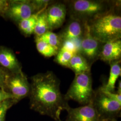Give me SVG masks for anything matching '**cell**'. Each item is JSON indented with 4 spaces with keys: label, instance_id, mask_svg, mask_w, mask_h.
Returning <instances> with one entry per match:
<instances>
[{
    "label": "cell",
    "instance_id": "20",
    "mask_svg": "<svg viewBox=\"0 0 121 121\" xmlns=\"http://www.w3.org/2000/svg\"><path fill=\"white\" fill-rule=\"evenodd\" d=\"M35 38L44 41L55 48L58 51L60 49L62 43L58 34L54 33L52 31H48L42 35Z\"/></svg>",
    "mask_w": 121,
    "mask_h": 121
},
{
    "label": "cell",
    "instance_id": "7",
    "mask_svg": "<svg viewBox=\"0 0 121 121\" xmlns=\"http://www.w3.org/2000/svg\"><path fill=\"white\" fill-rule=\"evenodd\" d=\"M38 12L33 0H9V8L5 19H9L15 24L30 17Z\"/></svg>",
    "mask_w": 121,
    "mask_h": 121
},
{
    "label": "cell",
    "instance_id": "9",
    "mask_svg": "<svg viewBox=\"0 0 121 121\" xmlns=\"http://www.w3.org/2000/svg\"><path fill=\"white\" fill-rule=\"evenodd\" d=\"M46 12L50 31L59 28L62 26L67 13L64 1H53L47 6Z\"/></svg>",
    "mask_w": 121,
    "mask_h": 121
},
{
    "label": "cell",
    "instance_id": "12",
    "mask_svg": "<svg viewBox=\"0 0 121 121\" xmlns=\"http://www.w3.org/2000/svg\"><path fill=\"white\" fill-rule=\"evenodd\" d=\"M121 39H116L103 43L99 58L109 64L121 60Z\"/></svg>",
    "mask_w": 121,
    "mask_h": 121
},
{
    "label": "cell",
    "instance_id": "18",
    "mask_svg": "<svg viewBox=\"0 0 121 121\" xmlns=\"http://www.w3.org/2000/svg\"><path fill=\"white\" fill-rule=\"evenodd\" d=\"M46 8L39 14L35 26L33 34L35 37H38L50 31L46 16Z\"/></svg>",
    "mask_w": 121,
    "mask_h": 121
},
{
    "label": "cell",
    "instance_id": "10",
    "mask_svg": "<svg viewBox=\"0 0 121 121\" xmlns=\"http://www.w3.org/2000/svg\"><path fill=\"white\" fill-rule=\"evenodd\" d=\"M68 115L66 121H102L92 103H89L76 108L70 106L66 109Z\"/></svg>",
    "mask_w": 121,
    "mask_h": 121
},
{
    "label": "cell",
    "instance_id": "2",
    "mask_svg": "<svg viewBox=\"0 0 121 121\" xmlns=\"http://www.w3.org/2000/svg\"><path fill=\"white\" fill-rule=\"evenodd\" d=\"M70 18L89 22L119 5V1L71 0L64 1Z\"/></svg>",
    "mask_w": 121,
    "mask_h": 121
},
{
    "label": "cell",
    "instance_id": "15",
    "mask_svg": "<svg viewBox=\"0 0 121 121\" xmlns=\"http://www.w3.org/2000/svg\"><path fill=\"white\" fill-rule=\"evenodd\" d=\"M91 65L86 59L80 53L74 54L71 58L69 64V68L72 69L75 75L91 72Z\"/></svg>",
    "mask_w": 121,
    "mask_h": 121
},
{
    "label": "cell",
    "instance_id": "16",
    "mask_svg": "<svg viewBox=\"0 0 121 121\" xmlns=\"http://www.w3.org/2000/svg\"><path fill=\"white\" fill-rule=\"evenodd\" d=\"M46 8L35 13L30 17L23 20L17 23L18 29L22 35L25 37H29L32 34H33L39 14Z\"/></svg>",
    "mask_w": 121,
    "mask_h": 121
},
{
    "label": "cell",
    "instance_id": "6",
    "mask_svg": "<svg viewBox=\"0 0 121 121\" xmlns=\"http://www.w3.org/2000/svg\"><path fill=\"white\" fill-rule=\"evenodd\" d=\"M30 90V83L22 71L8 74L5 83V91L12 95L16 104L29 96Z\"/></svg>",
    "mask_w": 121,
    "mask_h": 121
},
{
    "label": "cell",
    "instance_id": "24",
    "mask_svg": "<svg viewBox=\"0 0 121 121\" xmlns=\"http://www.w3.org/2000/svg\"><path fill=\"white\" fill-rule=\"evenodd\" d=\"M9 73L0 67V88L5 91V83Z\"/></svg>",
    "mask_w": 121,
    "mask_h": 121
},
{
    "label": "cell",
    "instance_id": "8",
    "mask_svg": "<svg viewBox=\"0 0 121 121\" xmlns=\"http://www.w3.org/2000/svg\"><path fill=\"white\" fill-rule=\"evenodd\" d=\"M103 43L91 36L87 22H84V32L80 40L79 52L91 65L99 59Z\"/></svg>",
    "mask_w": 121,
    "mask_h": 121
},
{
    "label": "cell",
    "instance_id": "5",
    "mask_svg": "<svg viewBox=\"0 0 121 121\" xmlns=\"http://www.w3.org/2000/svg\"><path fill=\"white\" fill-rule=\"evenodd\" d=\"M92 103L102 121L117 120L121 116V104L105 95L99 88L95 91Z\"/></svg>",
    "mask_w": 121,
    "mask_h": 121
},
{
    "label": "cell",
    "instance_id": "27",
    "mask_svg": "<svg viewBox=\"0 0 121 121\" xmlns=\"http://www.w3.org/2000/svg\"><path fill=\"white\" fill-rule=\"evenodd\" d=\"M117 121L116 119H114V120H108V121Z\"/></svg>",
    "mask_w": 121,
    "mask_h": 121
},
{
    "label": "cell",
    "instance_id": "17",
    "mask_svg": "<svg viewBox=\"0 0 121 121\" xmlns=\"http://www.w3.org/2000/svg\"><path fill=\"white\" fill-rule=\"evenodd\" d=\"M121 60L114 61L110 63V69L108 82L104 84V88L112 92H115V84L119 77L121 75Z\"/></svg>",
    "mask_w": 121,
    "mask_h": 121
},
{
    "label": "cell",
    "instance_id": "4",
    "mask_svg": "<svg viewBox=\"0 0 121 121\" xmlns=\"http://www.w3.org/2000/svg\"><path fill=\"white\" fill-rule=\"evenodd\" d=\"M94 94L91 72H87L75 75L73 82L64 95L68 101L73 100L85 105L92 100Z\"/></svg>",
    "mask_w": 121,
    "mask_h": 121
},
{
    "label": "cell",
    "instance_id": "25",
    "mask_svg": "<svg viewBox=\"0 0 121 121\" xmlns=\"http://www.w3.org/2000/svg\"><path fill=\"white\" fill-rule=\"evenodd\" d=\"M12 99V96L9 93L0 88V104L6 99Z\"/></svg>",
    "mask_w": 121,
    "mask_h": 121
},
{
    "label": "cell",
    "instance_id": "3",
    "mask_svg": "<svg viewBox=\"0 0 121 121\" xmlns=\"http://www.w3.org/2000/svg\"><path fill=\"white\" fill-rule=\"evenodd\" d=\"M120 4L104 14L87 22L90 34L104 43L121 38Z\"/></svg>",
    "mask_w": 121,
    "mask_h": 121
},
{
    "label": "cell",
    "instance_id": "26",
    "mask_svg": "<svg viewBox=\"0 0 121 121\" xmlns=\"http://www.w3.org/2000/svg\"><path fill=\"white\" fill-rule=\"evenodd\" d=\"M117 93L121 94V80L119 81L118 82V87H117Z\"/></svg>",
    "mask_w": 121,
    "mask_h": 121
},
{
    "label": "cell",
    "instance_id": "22",
    "mask_svg": "<svg viewBox=\"0 0 121 121\" xmlns=\"http://www.w3.org/2000/svg\"><path fill=\"white\" fill-rule=\"evenodd\" d=\"M99 88L101 91L105 95L108 96L109 98L112 99L116 100L119 103L121 104V94H117V93L112 92L108 91L104 88L103 85L102 86H100Z\"/></svg>",
    "mask_w": 121,
    "mask_h": 121
},
{
    "label": "cell",
    "instance_id": "14",
    "mask_svg": "<svg viewBox=\"0 0 121 121\" xmlns=\"http://www.w3.org/2000/svg\"><path fill=\"white\" fill-rule=\"evenodd\" d=\"M79 51L80 45H78L75 41H64L55 56L54 61L62 66L68 68L71 58Z\"/></svg>",
    "mask_w": 121,
    "mask_h": 121
},
{
    "label": "cell",
    "instance_id": "1",
    "mask_svg": "<svg viewBox=\"0 0 121 121\" xmlns=\"http://www.w3.org/2000/svg\"><path fill=\"white\" fill-rule=\"evenodd\" d=\"M30 108L56 121H60L61 112L69 106L60 92V81L51 71L37 73L31 78Z\"/></svg>",
    "mask_w": 121,
    "mask_h": 121
},
{
    "label": "cell",
    "instance_id": "23",
    "mask_svg": "<svg viewBox=\"0 0 121 121\" xmlns=\"http://www.w3.org/2000/svg\"><path fill=\"white\" fill-rule=\"evenodd\" d=\"M9 0H0V16L5 19L6 14L9 8Z\"/></svg>",
    "mask_w": 121,
    "mask_h": 121
},
{
    "label": "cell",
    "instance_id": "21",
    "mask_svg": "<svg viewBox=\"0 0 121 121\" xmlns=\"http://www.w3.org/2000/svg\"><path fill=\"white\" fill-rule=\"evenodd\" d=\"M15 104L12 99H6L0 104V121H5L7 111Z\"/></svg>",
    "mask_w": 121,
    "mask_h": 121
},
{
    "label": "cell",
    "instance_id": "13",
    "mask_svg": "<svg viewBox=\"0 0 121 121\" xmlns=\"http://www.w3.org/2000/svg\"><path fill=\"white\" fill-rule=\"evenodd\" d=\"M84 32V22L70 18V20L59 33L62 42L81 39Z\"/></svg>",
    "mask_w": 121,
    "mask_h": 121
},
{
    "label": "cell",
    "instance_id": "19",
    "mask_svg": "<svg viewBox=\"0 0 121 121\" xmlns=\"http://www.w3.org/2000/svg\"><path fill=\"white\" fill-rule=\"evenodd\" d=\"M35 42L38 51L45 57L55 56L58 52V51L55 48L38 38H35Z\"/></svg>",
    "mask_w": 121,
    "mask_h": 121
},
{
    "label": "cell",
    "instance_id": "11",
    "mask_svg": "<svg viewBox=\"0 0 121 121\" xmlns=\"http://www.w3.org/2000/svg\"><path fill=\"white\" fill-rule=\"evenodd\" d=\"M0 67L9 73L21 72L22 66L13 50L0 45Z\"/></svg>",
    "mask_w": 121,
    "mask_h": 121
}]
</instances>
